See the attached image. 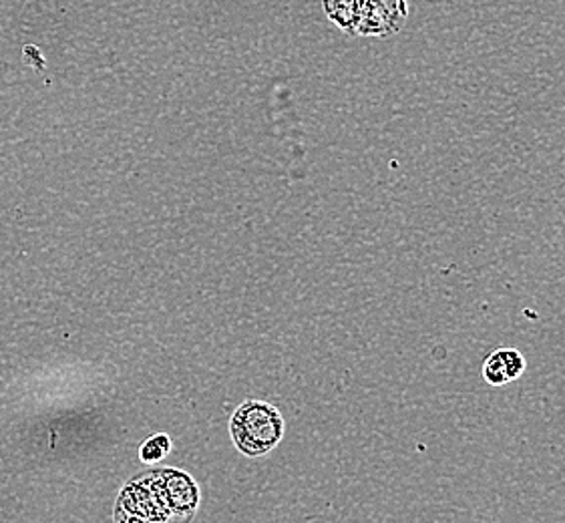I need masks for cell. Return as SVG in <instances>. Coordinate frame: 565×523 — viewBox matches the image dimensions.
I'll return each instance as SVG.
<instances>
[{
  "instance_id": "cell-1",
  "label": "cell",
  "mask_w": 565,
  "mask_h": 523,
  "mask_svg": "<svg viewBox=\"0 0 565 523\" xmlns=\"http://www.w3.org/2000/svg\"><path fill=\"white\" fill-rule=\"evenodd\" d=\"M198 505L200 490L192 476L180 469H159L131 479L115 510L151 523H190Z\"/></svg>"
},
{
  "instance_id": "cell-6",
  "label": "cell",
  "mask_w": 565,
  "mask_h": 523,
  "mask_svg": "<svg viewBox=\"0 0 565 523\" xmlns=\"http://www.w3.org/2000/svg\"><path fill=\"white\" fill-rule=\"evenodd\" d=\"M171 451V441L168 435H163V433H159V435H153L151 439L146 441V445L141 447V461L143 463H156L159 459H163V457L168 456Z\"/></svg>"
},
{
  "instance_id": "cell-4",
  "label": "cell",
  "mask_w": 565,
  "mask_h": 523,
  "mask_svg": "<svg viewBox=\"0 0 565 523\" xmlns=\"http://www.w3.org/2000/svg\"><path fill=\"white\" fill-rule=\"evenodd\" d=\"M525 356L518 349H498L487 356L481 376L491 387H505L525 373Z\"/></svg>"
},
{
  "instance_id": "cell-7",
  "label": "cell",
  "mask_w": 565,
  "mask_h": 523,
  "mask_svg": "<svg viewBox=\"0 0 565 523\" xmlns=\"http://www.w3.org/2000/svg\"><path fill=\"white\" fill-rule=\"evenodd\" d=\"M115 523H151L146 522V520H141V517H137V515H131V513L119 512V510H115Z\"/></svg>"
},
{
  "instance_id": "cell-5",
  "label": "cell",
  "mask_w": 565,
  "mask_h": 523,
  "mask_svg": "<svg viewBox=\"0 0 565 523\" xmlns=\"http://www.w3.org/2000/svg\"><path fill=\"white\" fill-rule=\"evenodd\" d=\"M328 19L344 33L356 34L361 24L364 0H322Z\"/></svg>"
},
{
  "instance_id": "cell-2",
  "label": "cell",
  "mask_w": 565,
  "mask_h": 523,
  "mask_svg": "<svg viewBox=\"0 0 565 523\" xmlns=\"http://www.w3.org/2000/svg\"><path fill=\"white\" fill-rule=\"evenodd\" d=\"M284 429L282 413L266 401H246L230 421L232 441L248 457L268 456L282 441Z\"/></svg>"
},
{
  "instance_id": "cell-3",
  "label": "cell",
  "mask_w": 565,
  "mask_h": 523,
  "mask_svg": "<svg viewBox=\"0 0 565 523\" xmlns=\"http://www.w3.org/2000/svg\"><path fill=\"white\" fill-rule=\"evenodd\" d=\"M407 19V0H364V11L356 34L386 39L401 33Z\"/></svg>"
}]
</instances>
